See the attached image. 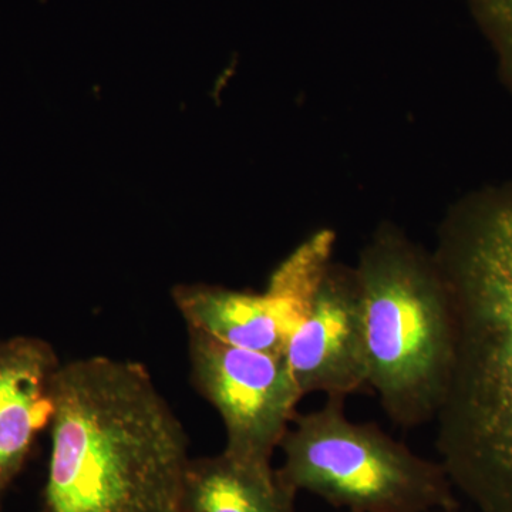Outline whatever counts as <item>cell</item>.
Returning <instances> with one entry per match:
<instances>
[{
  "label": "cell",
  "mask_w": 512,
  "mask_h": 512,
  "mask_svg": "<svg viewBox=\"0 0 512 512\" xmlns=\"http://www.w3.org/2000/svg\"><path fill=\"white\" fill-rule=\"evenodd\" d=\"M431 252L451 323L440 463L480 512H512V178L451 205Z\"/></svg>",
  "instance_id": "obj_1"
},
{
  "label": "cell",
  "mask_w": 512,
  "mask_h": 512,
  "mask_svg": "<svg viewBox=\"0 0 512 512\" xmlns=\"http://www.w3.org/2000/svg\"><path fill=\"white\" fill-rule=\"evenodd\" d=\"M345 400L328 397L293 419L279 444L278 473L289 487L350 512L456 510V488L440 461L417 456L376 424L350 420Z\"/></svg>",
  "instance_id": "obj_4"
},
{
  "label": "cell",
  "mask_w": 512,
  "mask_h": 512,
  "mask_svg": "<svg viewBox=\"0 0 512 512\" xmlns=\"http://www.w3.org/2000/svg\"><path fill=\"white\" fill-rule=\"evenodd\" d=\"M285 357L303 396L346 399L369 387L365 309L355 268L330 264Z\"/></svg>",
  "instance_id": "obj_6"
},
{
  "label": "cell",
  "mask_w": 512,
  "mask_h": 512,
  "mask_svg": "<svg viewBox=\"0 0 512 512\" xmlns=\"http://www.w3.org/2000/svg\"><path fill=\"white\" fill-rule=\"evenodd\" d=\"M60 363L52 345L32 336L0 340V505L52 423Z\"/></svg>",
  "instance_id": "obj_7"
},
{
  "label": "cell",
  "mask_w": 512,
  "mask_h": 512,
  "mask_svg": "<svg viewBox=\"0 0 512 512\" xmlns=\"http://www.w3.org/2000/svg\"><path fill=\"white\" fill-rule=\"evenodd\" d=\"M355 272L369 387L397 426L436 420L450 373L451 323L433 252L384 222L360 252Z\"/></svg>",
  "instance_id": "obj_3"
},
{
  "label": "cell",
  "mask_w": 512,
  "mask_h": 512,
  "mask_svg": "<svg viewBox=\"0 0 512 512\" xmlns=\"http://www.w3.org/2000/svg\"><path fill=\"white\" fill-rule=\"evenodd\" d=\"M173 299L188 330L235 348L285 355L291 332L281 303L271 293L181 285Z\"/></svg>",
  "instance_id": "obj_8"
},
{
  "label": "cell",
  "mask_w": 512,
  "mask_h": 512,
  "mask_svg": "<svg viewBox=\"0 0 512 512\" xmlns=\"http://www.w3.org/2000/svg\"><path fill=\"white\" fill-rule=\"evenodd\" d=\"M481 32L493 47L498 76L512 96V0H468Z\"/></svg>",
  "instance_id": "obj_10"
},
{
  "label": "cell",
  "mask_w": 512,
  "mask_h": 512,
  "mask_svg": "<svg viewBox=\"0 0 512 512\" xmlns=\"http://www.w3.org/2000/svg\"><path fill=\"white\" fill-rule=\"evenodd\" d=\"M296 495L271 461L224 450L191 460L184 512H293Z\"/></svg>",
  "instance_id": "obj_9"
},
{
  "label": "cell",
  "mask_w": 512,
  "mask_h": 512,
  "mask_svg": "<svg viewBox=\"0 0 512 512\" xmlns=\"http://www.w3.org/2000/svg\"><path fill=\"white\" fill-rule=\"evenodd\" d=\"M43 512H184L183 424L143 365L62 363Z\"/></svg>",
  "instance_id": "obj_2"
},
{
  "label": "cell",
  "mask_w": 512,
  "mask_h": 512,
  "mask_svg": "<svg viewBox=\"0 0 512 512\" xmlns=\"http://www.w3.org/2000/svg\"><path fill=\"white\" fill-rule=\"evenodd\" d=\"M188 335L192 383L220 413L224 450L271 461L303 397L285 355L235 348L195 330Z\"/></svg>",
  "instance_id": "obj_5"
}]
</instances>
